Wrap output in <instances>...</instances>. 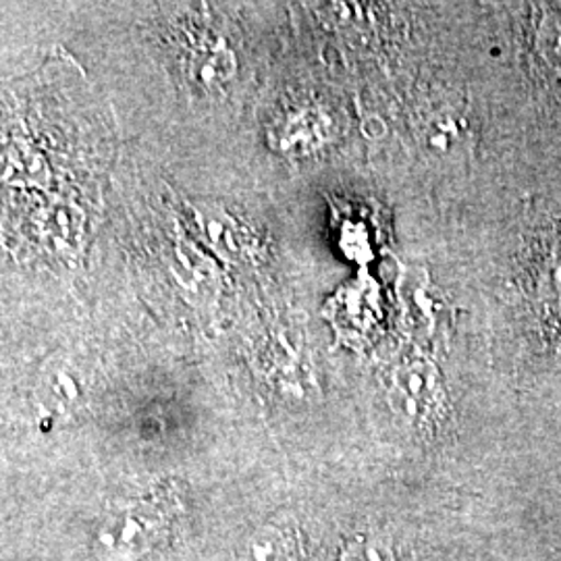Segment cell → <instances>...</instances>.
Here are the masks:
<instances>
[{"label": "cell", "instance_id": "8992f818", "mask_svg": "<svg viewBox=\"0 0 561 561\" xmlns=\"http://www.w3.org/2000/svg\"><path fill=\"white\" fill-rule=\"evenodd\" d=\"M539 46L553 69L561 73V20L551 18L542 23Z\"/></svg>", "mask_w": 561, "mask_h": 561}, {"label": "cell", "instance_id": "6da1fadb", "mask_svg": "<svg viewBox=\"0 0 561 561\" xmlns=\"http://www.w3.org/2000/svg\"><path fill=\"white\" fill-rule=\"evenodd\" d=\"M161 518L148 505H129L111 516L102 526V549L115 560L141 556L161 533Z\"/></svg>", "mask_w": 561, "mask_h": 561}, {"label": "cell", "instance_id": "7a4b0ae2", "mask_svg": "<svg viewBox=\"0 0 561 561\" xmlns=\"http://www.w3.org/2000/svg\"><path fill=\"white\" fill-rule=\"evenodd\" d=\"M439 398V373L428 362H412L393 377L391 401L405 416L422 419Z\"/></svg>", "mask_w": 561, "mask_h": 561}, {"label": "cell", "instance_id": "52a82bcc", "mask_svg": "<svg viewBox=\"0 0 561 561\" xmlns=\"http://www.w3.org/2000/svg\"><path fill=\"white\" fill-rule=\"evenodd\" d=\"M541 283L545 300L561 312V248L553 256H549Z\"/></svg>", "mask_w": 561, "mask_h": 561}, {"label": "cell", "instance_id": "277c9868", "mask_svg": "<svg viewBox=\"0 0 561 561\" xmlns=\"http://www.w3.org/2000/svg\"><path fill=\"white\" fill-rule=\"evenodd\" d=\"M42 389L46 396V403L59 412H69L76 405H80L81 391L78 381L65 368L46 375Z\"/></svg>", "mask_w": 561, "mask_h": 561}, {"label": "cell", "instance_id": "5b68a950", "mask_svg": "<svg viewBox=\"0 0 561 561\" xmlns=\"http://www.w3.org/2000/svg\"><path fill=\"white\" fill-rule=\"evenodd\" d=\"M426 140L433 150H449L460 144L463 121L456 119L454 115H439L426 125Z\"/></svg>", "mask_w": 561, "mask_h": 561}, {"label": "cell", "instance_id": "3957f363", "mask_svg": "<svg viewBox=\"0 0 561 561\" xmlns=\"http://www.w3.org/2000/svg\"><path fill=\"white\" fill-rule=\"evenodd\" d=\"M333 119L317 106H304L287 115L279 125V141L289 152H314L333 138Z\"/></svg>", "mask_w": 561, "mask_h": 561}]
</instances>
